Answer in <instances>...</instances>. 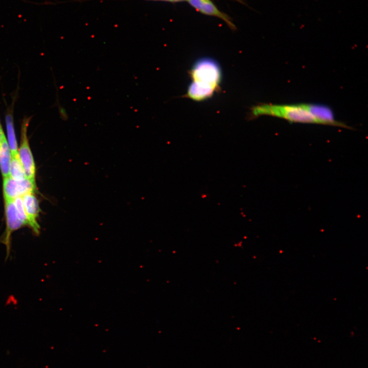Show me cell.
<instances>
[{"label": "cell", "instance_id": "cell-12", "mask_svg": "<svg viewBox=\"0 0 368 368\" xmlns=\"http://www.w3.org/2000/svg\"><path fill=\"white\" fill-rule=\"evenodd\" d=\"M6 138L5 134L3 131L2 126L0 120V145H1L3 140Z\"/></svg>", "mask_w": 368, "mask_h": 368}, {"label": "cell", "instance_id": "cell-3", "mask_svg": "<svg viewBox=\"0 0 368 368\" xmlns=\"http://www.w3.org/2000/svg\"><path fill=\"white\" fill-rule=\"evenodd\" d=\"M31 118L25 117L21 122V141L18 150V156L26 178L35 181V165L27 136V130Z\"/></svg>", "mask_w": 368, "mask_h": 368}, {"label": "cell", "instance_id": "cell-8", "mask_svg": "<svg viewBox=\"0 0 368 368\" xmlns=\"http://www.w3.org/2000/svg\"><path fill=\"white\" fill-rule=\"evenodd\" d=\"M21 197L28 225L37 235L40 233V226L37 219L40 212L38 200L33 193L27 194Z\"/></svg>", "mask_w": 368, "mask_h": 368}, {"label": "cell", "instance_id": "cell-4", "mask_svg": "<svg viewBox=\"0 0 368 368\" xmlns=\"http://www.w3.org/2000/svg\"><path fill=\"white\" fill-rule=\"evenodd\" d=\"M5 212L6 227L5 232L0 240L6 248L7 259L11 250V236L12 233L27 225L17 211L13 200H5Z\"/></svg>", "mask_w": 368, "mask_h": 368}, {"label": "cell", "instance_id": "cell-6", "mask_svg": "<svg viewBox=\"0 0 368 368\" xmlns=\"http://www.w3.org/2000/svg\"><path fill=\"white\" fill-rule=\"evenodd\" d=\"M187 1L197 11L221 19L231 29H236V27L230 17L220 11L211 0H187Z\"/></svg>", "mask_w": 368, "mask_h": 368}, {"label": "cell", "instance_id": "cell-7", "mask_svg": "<svg viewBox=\"0 0 368 368\" xmlns=\"http://www.w3.org/2000/svg\"><path fill=\"white\" fill-rule=\"evenodd\" d=\"M302 104L307 110L320 122L321 124L348 128L343 123L335 119L332 110L328 106L316 104L302 103Z\"/></svg>", "mask_w": 368, "mask_h": 368}, {"label": "cell", "instance_id": "cell-11", "mask_svg": "<svg viewBox=\"0 0 368 368\" xmlns=\"http://www.w3.org/2000/svg\"><path fill=\"white\" fill-rule=\"evenodd\" d=\"M9 176L16 180H21L26 178L18 155L12 156L10 166Z\"/></svg>", "mask_w": 368, "mask_h": 368}, {"label": "cell", "instance_id": "cell-2", "mask_svg": "<svg viewBox=\"0 0 368 368\" xmlns=\"http://www.w3.org/2000/svg\"><path fill=\"white\" fill-rule=\"evenodd\" d=\"M191 83L212 95L220 90L222 70L218 62L210 57L197 59L189 71Z\"/></svg>", "mask_w": 368, "mask_h": 368}, {"label": "cell", "instance_id": "cell-9", "mask_svg": "<svg viewBox=\"0 0 368 368\" xmlns=\"http://www.w3.org/2000/svg\"><path fill=\"white\" fill-rule=\"evenodd\" d=\"M13 105L9 107L5 115L6 127L8 137V144L12 156L18 155L17 143L15 134L13 115Z\"/></svg>", "mask_w": 368, "mask_h": 368}, {"label": "cell", "instance_id": "cell-13", "mask_svg": "<svg viewBox=\"0 0 368 368\" xmlns=\"http://www.w3.org/2000/svg\"><path fill=\"white\" fill-rule=\"evenodd\" d=\"M149 1H162L170 2H182V1H187V0H149Z\"/></svg>", "mask_w": 368, "mask_h": 368}, {"label": "cell", "instance_id": "cell-10", "mask_svg": "<svg viewBox=\"0 0 368 368\" xmlns=\"http://www.w3.org/2000/svg\"><path fill=\"white\" fill-rule=\"evenodd\" d=\"M12 155L6 138L0 145V170L4 178L9 176Z\"/></svg>", "mask_w": 368, "mask_h": 368}, {"label": "cell", "instance_id": "cell-5", "mask_svg": "<svg viewBox=\"0 0 368 368\" xmlns=\"http://www.w3.org/2000/svg\"><path fill=\"white\" fill-rule=\"evenodd\" d=\"M35 181L27 178L16 180L10 176L4 178L3 191L5 200H13L25 195L33 193L36 190Z\"/></svg>", "mask_w": 368, "mask_h": 368}, {"label": "cell", "instance_id": "cell-1", "mask_svg": "<svg viewBox=\"0 0 368 368\" xmlns=\"http://www.w3.org/2000/svg\"><path fill=\"white\" fill-rule=\"evenodd\" d=\"M270 116L285 119L291 123L321 124L302 105L296 104H272L260 103L251 107L248 119H256L261 116Z\"/></svg>", "mask_w": 368, "mask_h": 368}]
</instances>
